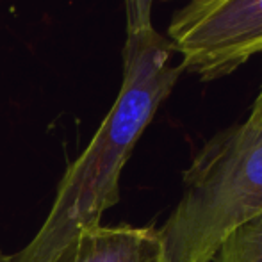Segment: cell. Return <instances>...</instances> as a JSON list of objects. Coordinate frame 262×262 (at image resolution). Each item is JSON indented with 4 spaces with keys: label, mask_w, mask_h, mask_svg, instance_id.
Here are the masks:
<instances>
[{
    "label": "cell",
    "mask_w": 262,
    "mask_h": 262,
    "mask_svg": "<svg viewBox=\"0 0 262 262\" xmlns=\"http://www.w3.org/2000/svg\"><path fill=\"white\" fill-rule=\"evenodd\" d=\"M156 29L130 32L121 50L120 93L84 152L66 168L45 221L9 262H47L66 241L102 223L120 202V179L139 138L171 95L182 68Z\"/></svg>",
    "instance_id": "6da1fadb"
},
{
    "label": "cell",
    "mask_w": 262,
    "mask_h": 262,
    "mask_svg": "<svg viewBox=\"0 0 262 262\" xmlns=\"http://www.w3.org/2000/svg\"><path fill=\"white\" fill-rule=\"evenodd\" d=\"M262 210V130L239 121L202 145L159 230L169 262H212L239 225Z\"/></svg>",
    "instance_id": "7a4b0ae2"
},
{
    "label": "cell",
    "mask_w": 262,
    "mask_h": 262,
    "mask_svg": "<svg viewBox=\"0 0 262 262\" xmlns=\"http://www.w3.org/2000/svg\"><path fill=\"white\" fill-rule=\"evenodd\" d=\"M168 39L182 72L216 80L262 54V0H189L173 14Z\"/></svg>",
    "instance_id": "3957f363"
},
{
    "label": "cell",
    "mask_w": 262,
    "mask_h": 262,
    "mask_svg": "<svg viewBox=\"0 0 262 262\" xmlns=\"http://www.w3.org/2000/svg\"><path fill=\"white\" fill-rule=\"evenodd\" d=\"M47 262H169L159 230L132 225H97L66 241Z\"/></svg>",
    "instance_id": "277c9868"
},
{
    "label": "cell",
    "mask_w": 262,
    "mask_h": 262,
    "mask_svg": "<svg viewBox=\"0 0 262 262\" xmlns=\"http://www.w3.org/2000/svg\"><path fill=\"white\" fill-rule=\"evenodd\" d=\"M212 262H262V210L227 235Z\"/></svg>",
    "instance_id": "5b68a950"
},
{
    "label": "cell",
    "mask_w": 262,
    "mask_h": 262,
    "mask_svg": "<svg viewBox=\"0 0 262 262\" xmlns=\"http://www.w3.org/2000/svg\"><path fill=\"white\" fill-rule=\"evenodd\" d=\"M157 0H123L125 4V21H127V34L152 29V9ZM169 2V0H161Z\"/></svg>",
    "instance_id": "8992f818"
},
{
    "label": "cell",
    "mask_w": 262,
    "mask_h": 262,
    "mask_svg": "<svg viewBox=\"0 0 262 262\" xmlns=\"http://www.w3.org/2000/svg\"><path fill=\"white\" fill-rule=\"evenodd\" d=\"M246 121H248L253 128L262 130V84H260L259 95H257V98L252 104V109H250V114H248V118H246Z\"/></svg>",
    "instance_id": "52a82bcc"
},
{
    "label": "cell",
    "mask_w": 262,
    "mask_h": 262,
    "mask_svg": "<svg viewBox=\"0 0 262 262\" xmlns=\"http://www.w3.org/2000/svg\"><path fill=\"white\" fill-rule=\"evenodd\" d=\"M0 262H9V255H6V253L0 252Z\"/></svg>",
    "instance_id": "ba28073f"
}]
</instances>
